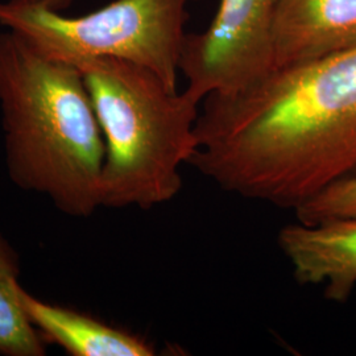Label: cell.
<instances>
[{"label": "cell", "mask_w": 356, "mask_h": 356, "mask_svg": "<svg viewBox=\"0 0 356 356\" xmlns=\"http://www.w3.org/2000/svg\"><path fill=\"white\" fill-rule=\"evenodd\" d=\"M202 104L191 165L226 193L294 211L356 176V47Z\"/></svg>", "instance_id": "6da1fadb"}, {"label": "cell", "mask_w": 356, "mask_h": 356, "mask_svg": "<svg viewBox=\"0 0 356 356\" xmlns=\"http://www.w3.org/2000/svg\"><path fill=\"white\" fill-rule=\"evenodd\" d=\"M0 110L15 185L48 197L66 216L85 218L101 207L104 139L78 66L6 29Z\"/></svg>", "instance_id": "7a4b0ae2"}, {"label": "cell", "mask_w": 356, "mask_h": 356, "mask_svg": "<svg viewBox=\"0 0 356 356\" xmlns=\"http://www.w3.org/2000/svg\"><path fill=\"white\" fill-rule=\"evenodd\" d=\"M76 66L104 139L101 207L148 210L172 201L182 188L181 168L198 148L202 103L140 65L94 58Z\"/></svg>", "instance_id": "3957f363"}, {"label": "cell", "mask_w": 356, "mask_h": 356, "mask_svg": "<svg viewBox=\"0 0 356 356\" xmlns=\"http://www.w3.org/2000/svg\"><path fill=\"white\" fill-rule=\"evenodd\" d=\"M189 0H114L70 17L32 0H0V26L70 64L116 58L149 69L177 90Z\"/></svg>", "instance_id": "277c9868"}, {"label": "cell", "mask_w": 356, "mask_h": 356, "mask_svg": "<svg viewBox=\"0 0 356 356\" xmlns=\"http://www.w3.org/2000/svg\"><path fill=\"white\" fill-rule=\"evenodd\" d=\"M279 0H219L202 32L186 33L178 69L198 102L232 95L272 73V32Z\"/></svg>", "instance_id": "5b68a950"}, {"label": "cell", "mask_w": 356, "mask_h": 356, "mask_svg": "<svg viewBox=\"0 0 356 356\" xmlns=\"http://www.w3.org/2000/svg\"><path fill=\"white\" fill-rule=\"evenodd\" d=\"M354 47L356 0H279L272 32V72Z\"/></svg>", "instance_id": "8992f818"}, {"label": "cell", "mask_w": 356, "mask_h": 356, "mask_svg": "<svg viewBox=\"0 0 356 356\" xmlns=\"http://www.w3.org/2000/svg\"><path fill=\"white\" fill-rule=\"evenodd\" d=\"M277 244L301 285H322L329 301L346 302L356 286V218L282 227Z\"/></svg>", "instance_id": "52a82bcc"}, {"label": "cell", "mask_w": 356, "mask_h": 356, "mask_svg": "<svg viewBox=\"0 0 356 356\" xmlns=\"http://www.w3.org/2000/svg\"><path fill=\"white\" fill-rule=\"evenodd\" d=\"M20 304L29 322L45 342L73 356H152L156 350L140 337L85 313L38 300L23 286Z\"/></svg>", "instance_id": "ba28073f"}, {"label": "cell", "mask_w": 356, "mask_h": 356, "mask_svg": "<svg viewBox=\"0 0 356 356\" xmlns=\"http://www.w3.org/2000/svg\"><path fill=\"white\" fill-rule=\"evenodd\" d=\"M19 267V256L0 232V355L44 356L45 341L20 304Z\"/></svg>", "instance_id": "9c48e42d"}, {"label": "cell", "mask_w": 356, "mask_h": 356, "mask_svg": "<svg viewBox=\"0 0 356 356\" xmlns=\"http://www.w3.org/2000/svg\"><path fill=\"white\" fill-rule=\"evenodd\" d=\"M297 222H322L356 218V176L335 182L294 210Z\"/></svg>", "instance_id": "30bf717a"}, {"label": "cell", "mask_w": 356, "mask_h": 356, "mask_svg": "<svg viewBox=\"0 0 356 356\" xmlns=\"http://www.w3.org/2000/svg\"><path fill=\"white\" fill-rule=\"evenodd\" d=\"M35 3H40L42 6H47L51 10H56V11H61L67 7H70L76 0H32Z\"/></svg>", "instance_id": "8fae6325"}, {"label": "cell", "mask_w": 356, "mask_h": 356, "mask_svg": "<svg viewBox=\"0 0 356 356\" xmlns=\"http://www.w3.org/2000/svg\"><path fill=\"white\" fill-rule=\"evenodd\" d=\"M189 1H200V0H189Z\"/></svg>", "instance_id": "7c38bea8"}]
</instances>
